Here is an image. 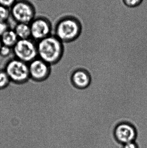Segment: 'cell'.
Returning <instances> with one entry per match:
<instances>
[{
    "label": "cell",
    "instance_id": "cell-9",
    "mask_svg": "<svg viewBox=\"0 0 147 148\" xmlns=\"http://www.w3.org/2000/svg\"><path fill=\"white\" fill-rule=\"evenodd\" d=\"M72 82L73 85L80 89L87 88L90 84V75L85 70L79 69L75 71L72 75Z\"/></svg>",
    "mask_w": 147,
    "mask_h": 148
},
{
    "label": "cell",
    "instance_id": "cell-18",
    "mask_svg": "<svg viewBox=\"0 0 147 148\" xmlns=\"http://www.w3.org/2000/svg\"><path fill=\"white\" fill-rule=\"evenodd\" d=\"M124 148H138V147L136 143L131 142L124 144Z\"/></svg>",
    "mask_w": 147,
    "mask_h": 148
},
{
    "label": "cell",
    "instance_id": "cell-15",
    "mask_svg": "<svg viewBox=\"0 0 147 148\" xmlns=\"http://www.w3.org/2000/svg\"><path fill=\"white\" fill-rule=\"evenodd\" d=\"M12 52H13L12 48L2 45L0 49V56L2 57L5 58L9 56Z\"/></svg>",
    "mask_w": 147,
    "mask_h": 148
},
{
    "label": "cell",
    "instance_id": "cell-16",
    "mask_svg": "<svg viewBox=\"0 0 147 148\" xmlns=\"http://www.w3.org/2000/svg\"><path fill=\"white\" fill-rule=\"evenodd\" d=\"M17 0H0V5L10 8Z\"/></svg>",
    "mask_w": 147,
    "mask_h": 148
},
{
    "label": "cell",
    "instance_id": "cell-19",
    "mask_svg": "<svg viewBox=\"0 0 147 148\" xmlns=\"http://www.w3.org/2000/svg\"><path fill=\"white\" fill-rule=\"evenodd\" d=\"M3 44L2 43L1 41V39H0V49L1 47L2 46Z\"/></svg>",
    "mask_w": 147,
    "mask_h": 148
},
{
    "label": "cell",
    "instance_id": "cell-11",
    "mask_svg": "<svg viewBox=\"0 0 147 148\" xmlns=\"http://www.w3.org/2000/svg\"><path fill=\"white\" fill-rule=\"evenodd\" d=\"M14 30L19 39H27L31 38L30 25L28 23H17Z\"/></svg>",
    "mask_w": 147,
    "mask_h": 148
},
{
    "label": "cell",
    "instance_id": "cell-2",
    "mask_svg": "<svg viewBox=\"0 0 147 148\" xmlns=\"http://www.w3.org/2000/svg\"><path fill=\"white\" fill-rule=\"evenodd\" d=\"M83 29V25L77 17L65 16L56 23L54 35L62 42H70L77 39L82 33Z\"/></svg>",
    "mask_w": 147,
    "mask_h": 148
},
{
    "label": "cell",
    "instance_id": "cell-12",
    "mask_svg": "<svg viewBox=\"0 0 147 148\" xmlns=\"http://www.w3.org/2000/svg\"><path fill=\"white\" fill-rule=\"evenodd\" d=\"M10 82L11 81L5 70H0V90L7 88Z\"/></svg>",
    "mask_w": 147,
    "mask_h": 148
},
{
    "label": "cell",
    "instance_id": "cell-3",
    "mask_svg": "<svg viewBox=\"0 0 147 148\" xmlns=\"http://www.w3.org/2000/svg\"><path fill=\"white\" fill-rule=\"evenodd\" d=\"M4 70L11 82L16 84H23L30 79L28 63L16 58L9 60L5 65Z\"/></svg>",
    "mask_w": 147,
    "mask_h": 148
},
{
    "label": "cell",
    "instance_id": "cell-10",
    "mask_svg": "<svg viewBox=\"0 0 147 148\" xmlns=\"http://www.w3.org/2000/svg\"><path fill=\"white\" fill-rule=\"evenodd\" d=\"M1 41L3 45L13 48L19 40L14 29H9L1 36Z\"/></svg>",
    "mask_w": 147,
    "mask_h": 148
},
{
    "label": "cell",
    "instance_id": "cell-14",
    "mask_svg": "<svg viewBox=\"0 0 147 148\" xmlns=\"http://www.w3.org/2000/svg\"><path fill=\"white\" fill-rule=\"evenodd\" d=\"M143 0H123L125 6L128 8H134L140 6Z\"/></svg>",
    "mask_w": 147,
    "mask_h": 148
},
{
    "label": "cell",
    "instance_id": "cell-8",
    "mask_svg": "<svg viewBox=\"0 0 147 148\" xmlns=\"http://www.w3.org/2000/svg\"><path fill=\"white\" fill-rule=\"evenodd\" d=\"M115 136L118 141L125 144L133 142L136 136L135 127L128 123H121L114 129Z\"/></svg>",
    "mask_w": 147,
    "mask_h": 148
},
{
    "label": "cell",
    "instance_id": "cell-5",
    "mask_svg": "<svg viewBox=\"0 0 147 148\" xmlns=\"http://www.w3.org/2000/svg\"><path fill=\"white\" fill-rule=\"evenodd\" d=\"M12 49L16 58L28 64L38 57L37 42L32 38L19 39Z\"/></svg>",
    "mask_w": 147,
    "mask_h": 148
},
{
    "label": "cell",
    "instance_id": "cell-1",
    "mask_svg": "<svg viewBox=\"0 0 147 148\" xmlns=\"http://www.w3.org/2000/svg\"><path fill=\"white\" fill-rule=\"evenodd\" d=\"M37 47L38 57L51 66L58 64L62 58L63 43L54 34L37 42Z\"/></svg>",
    "mask_w": 147,
    "mask_h": 148
},
{
    "label": "cell",
    "instance_id": "cell-6",
    "mask_svg": "<svg viewBox=\"0 0 147 148\" xmlns=\"http://www.w3.org/2000/svg\"><path fill=\"white\" fill-rule=\"evenodd\" d=\"M29 25L31 38L37 42L52 34L53 29L51 22L45 16L35 17Z\"/></svg>",
    "mask_w": 147,
    "mask_h": 148
},
{
    "label": "cell",
    "instance_id": "cell-17",
    "mask_svg": "<svg viewBox=\"0 0 147 148\" xmlns=\"http://www.w3.org/2000/svg\"><path fill=\"white\" fill-rule=\"evenodd\" d=\"M9 29V28L7 22L0 21V38Z\"/></svg>",
    "mask_w": 147,
    "mask_h": 148
},
{
    "label": "cell",
    "instance_id": "cell-7",
    "mask_svg": "<svg viewBox=\"0 0 147 148\" xmlns=\"http://www.w3.org/2000/svg\"><path fill=\"white\" fill-rule=\"evenodd\" d=\"M30 79L36 82L45 81L51 75V66L37 57L28 63Z\"/></svg>",
    "mask_w": 147,
    "mask_h": 148
},
{
    "label": "cell",
    "instance_id": "cell-4",
    "mask_svg": "<svg viewBox=\"0 0 147 148\" xmlns=\"http://www.w3.org/2000/svg\"><path fill=\"white\" fill-rule=\"evenodd\" d=\"M10 11L11 17L16 23L30 24L36 14L34 6L27 0H17Z\"/></svg>",
    "mask_w": 147,
    "mask_h": 148
},
{
    "label": "cell",
    "instance_id": "cell-13",
    "mask_svg": "<svg viewBox=\"0 0 147 148\" xmlns=\"http://www.w3.org/2000/svg\"><path fill=\"white\" fill-rule=\"evenodd\" d=\"M10 16V8L0 5V21L7 22Z\"/></svg>",
    "mask_w": 147,
    "mask_h": 148
}]
</instances>
